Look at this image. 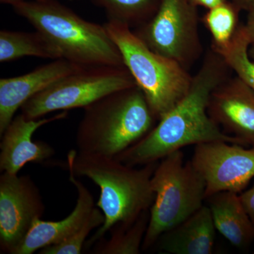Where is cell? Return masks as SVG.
Masks as SVG:
<instances>
[{
    "instance_id": "6da1fadb",
    "label": "cell",
    "mask_w": 254,
    "mask_h": 254,
    "mask_svg": "<svg viewBox=\"0 0 254 254\" xmlns=\"http://www.w3.org/2000/svg\"><path fill=\"white\" fill-rule=\"evenodd\" d=\"M232 72L221 55L210 47L187 94L144 137L115 158L133 167L156 163L190 145L222 141L244 145L222 131L208 113L212 92Z\"/></svg>"
},
{
    "instance_id": "7a4b0ae2",
    "label": "cell",
    "mask_w": 254,
    "mask_h": 254,
    "mask_svg": "<svg viewBox=\"0 0 254 254\" xmlns=\"http://www.w3.org/2000/svg\"><path fill=\"white\" fill-rule=\"evenodd\" d=\"M158 163L134 169L115 158L81 154L70 150L67 165L76 176L88 177L100 189L97 206L104 214L105 222L94 235L86 241V250L104 237L115 225H130L155 199L151 177Z\"/></svg>"
},
{
    "instance_id": "3957f363",
    "label": "cell",
    "mask_w": 254,
    "mask_h": 254,
    "mask_svg": "<svg viewBox=\"0 0 254 254\" xmlns=\"http://www.w3.org/2000/svg\"><path fill=\"white\" fill-rule=\"evenodd\" d=\"M76 131L78 153L115 158L153 128L156 118L138 86L88 105Z\"/></svg>"
},
{
    "instance_id": "277c9868",
    "label": "cell",
    "mask_w": 254,
    "mask_h": 254,
    "mask_svg": "<svg viewBox=\"0 0 254 254\" xmlns=\"http://www.w3.org/2000/svg\"><path fill=\"white\" fill-rule=\"evenodd\" d=\"M58 47L63 59L83 66H125L104 25L90 22L58 0H27L11 5Z\"/></svg>"
},
{
    "instance_id": "5b68a950",
    "label": "cell",
    "mask_w": 254,
    "mask_h": 254,
    "mask_svg": "<svg viewBox=\"0 0 254 254\" xmlns=\"http://www.w3.org/2000/svg\"><path fill=\"white\" fill-rule=\"evenodd\" d=\"M103 25L160 120L187 94L193 76L175 60L153 51L127 25L110 20Z\"/></svg>"
},
{
    "instance_id": "8992f818",
    "label": "cell",
    "mask_w": 254,
    "mask_h": 254,
    "mask_svg": "<svg viewBox=\"0 0 254 254\" xmlns=\"http://www.w3.org/2000/svg\"><path fill=\"white\" fill-rule=\"evenodd\" d=\"M155 199L142 245L149 249L165 232L185 221L203 206L205 184L191 161L185 163L181 150L170 153L157 165L151 177Z\"/></svg>"
},
{
    "instance_id": "52a82bcc",
    "label": "cell",
    "mask_w": 254,
    "mask_h": 254,
    "mask_svg": "<svg viewBox=\"0 0 254 254\" xmlns=\"http://www.w3.org/2000/svg\"><path fill=\"white\" fill-rule=\"evenodd\" d=\"M135 86L126 66L83 68L32 97L21 106V113L36 120L53 112L85 108L110 93Z\"/></svg>"
},
{
    "instance_id": "ba28073f",
    "label": "cell",
    "mask_w": 254,
    "mask_h": 254,
    "mask_svg": "<svg viewBox=\"0 0 254 254\" xmlns=\"http://www.w3.org/2000/svg\"><path fill=\"white\" fill-rule=\"evenodd\" d=\"M198 6L194 0H162L154 16L133 31L153 51L190 71L203 53Z\"/></svg>"
},
{
    "instance_id": "9c48e42d",
    "label": "cell",
    "mask_w": 254,
    "mask_h": 254,
    "mask_svg": "<svg viewBox=\"0 0 254 254\" xmlns=\"http://www.w3.org/2000/svg\"><path fill=\"white\" fill-rule=\"evenodd\" d=\"M205 184V199L222 191L240 193L254 177V148L226 141L195 145L191 160Z\"/></svg>"
},
{
    "instance_id": "30bf717a",
    "label": "cell",
    "mask_w": 254,
    "mask_h": 254,
    "mask_svg": "<svg viewBox=\"0 0 254 254\" xmlns=\"http://www.w3.org/2000/svg\"><path fill=\"white\" fill-rule=\"evenodd\" d=\"M45 212L43 198L28 176H0V250L14 254L37 219Z\"/></svg>"
},
{
    "instance_id": "8fae6325",
    "label": "cell",
    "mask_w": 254,
    "mask_h": 254,
    "mask_svg": "<svg viewBox=\"0 0 254 254\" xmlns=\"http://www.w3.org/2000/svg\"><path fill=\"white\" fill-rule=\"evenodd\" d=\"M208 113L227 134L254 148V91L238 76H230L214 89Z\"/></svg>"
},
{
    "instance_id": "7c38bea8",
    "label": "cell",
    "mask_w": 254,
    "mask_h": 254,
    "mask_svg": "<svg viewBox=\"0 0 254 254\" xmlns=\"http://www.w3.org/2000/svg\"><path fill=\"white\" fill-rule=\"evenodd\" d=\"M67 111L49 118L28 119L22 113L13 119L1 136L0 170L18 174L28 163H43L55 155L54 148L44 141H33V133L40 127L63 120Z\"/></svg>"
},
{
    "instance_id": "4fadbf2b",
    "label": "cell",
    "mask_w": 254,
    "mask_h": 254,
    "mask_svg": "<svg viewBox=\"0 0 254 254\" xmlns=\"http://www.w3.org/2000/svg\"><path fill=\"white\" fill-rule=\"evenodd\" d=\"M86 68L65 59L35 68L25 74L0 79V136L27 100L68 75Z\"/></svg>"
},
{
    "instance_id": "5bb4252c",
    "label": "cell",
    "mask_w": 254,
    "mask_h": 254,
    "mask_svg": "<svg viewBox=\"0 0 254 254\" xmlns=\"http://www.w3.org/2000/svg\"><path fill=\"white\" fill-rule=\"evenodd\" d=\"M69 180L77 190L78 198L71 213L59 221L37 219L14 254H32L48 246L59 243L77 231L89 216L94 207L90 190L80 182L67 165Z\"/></svg>"
},
{
    "instance_id": "9a60e30c",
    "label": "cell",
    "mask_w": 254,
    "mask_h": 254,
    "mask_svg": "<svg viewBox=\"0 0 254 254\" xmlns=\"http://www.w3.org/2000/svg\"><path fill=\"white\" fill-rule=\"evenodd\" d=\"M215 230L210 208L203 205L190 218L163 233L158 239V247L170 254H210Z\"/></svg>"
},
{
    "instance_id": "2e32d148",
    "label": "cell",
    "mask_w": 254,
    "mask_h": 254,
    "mask_svg": "<svg viewBox=\"0 0 254 254\" xmlns=\"http://www.w3.org/2000/svg\"><path fill=\"white\" fill-rule=\"evenodd\" d=\"M208 199L216 230L234 247H249L254 240V224L239 193L219 192Z\"/></svg>"
},
{
    "instance_id": "e0dca14e",
    "label": "cell",
    "mask_w": 254,
    "mask_h": 254,
    "mask_svg": "<svg viewBox=\"0 0 254 254\" xmlns=\"http://www.w3.org/2000/svg\"><path fill=\"white\" fill-rule=\"evenodd\" d=\"M53 60L63 59L61 52L41 32L0 31V62L14 61L23 57Z\"/></svg>"
},
{
    "instance_id": "ac0fdd59",
    "label": "cell",
    "mask_w": 254,
    "mask_h": 254,
    "mask_svg": "<svg viewBox=\"0 0 254 254\" xmlns=\"http://www.w3.org/2000/svg\"><path fill=\"white\" fill-rule=\"evenodd\" d=\"M150 210H145L130 225H115L110 232L111 236L108 240H100L91 249L94 254H138L141 248L148 222Z\"/></svg>"
},
{
    "instance_id": "d6986e66",
    "label": "cell",
    "mask_w": 254,
    "mask_h": 254,
    "mask_svg": "<svg viewBox=\"0 0 254 254\" xmlns=\"http://www.w3.org/2000/svg\"><path fill=\"white\" fill-rule=\"evenodd\" d=\"M105 11L110 21H118L131 29L143 26L154 16L162 0H91Z\"/></svg>"
},
{
    "instance_id": "ffe728a7",
    "label": "cell",
    "mask_w": 254,
    "mask_h": 254,
    "mask_svg": "<svg viewBox=\"0 0 254 254\" xmlns=\"http://www.w3.org/2000/svg\"><path fill=\"white\" fill-rule=\"evenodd\" d=\"M241 11L229 0L208 9L202 21L213 38L212 48L221 49L228 46L240 26Z\"/></svg>"
},
{
    "instance_id": "44dd1931",
    "label": "cell",
    "mask_w": 254,
    "mask_h": 254,
    "mask_svg": "<svg viewBox=\"0 0 254 254\" xmlns=\"http://www.w3.org/2000/svg\"><path fill=\"white\" fill-rule=\"evenodd\" d=\"M250 46L245 25L240 24L228 46L221 49L213 48L221 55L236 76L254 91V60L249 55Z\"/></svg>"
},
{
    "instance_id": "7402d4cb",
    "label": "cell",
    "mask_w": 254,
    "mask_h": 254,
    "mask_svg": "<svg viewBox=\"0 0 254 254\" xmlns=\"http://www.w3.org/2000/svg\"><path fill=\"white\" fill-rule=\"evenodd\" d=\"M104 214L99 209L94 208L83 225L71 236L59 243L48 246L39 250L40 254H80L86 239L92 230L98 228L104 223Z\"/></svg>"
},
{
    "instance_id": "603a6c76",
    "label": "cell",
    "mask_w": 254,
    "mask_h": 254,
    "mask_svg": "<svg viewBox=\"0 0 254 254\" xmlns=\"http://www.w3.org/2000/svg\"><path fill=\"white\" fill-rule=\"evenodd\" d=\"M240 198L244 206L254 224V185L250 190L241 193Z\"/></svg>"
},
{
    "instance_id": "cb8c5ba5",
    "label": "cell",
    "mask_w": 254,
    "mask_h": 254,
    "mask_svg": "<svg viewBox=\"0 0 254 254\" xmlns=\"http://www.w3.org/2000/svg\"><path fill=\"white\" fill-rule=\"evenodd\" d=\"M247 22L245 25L246 32L250 39L251 46H254V5L248 11Z\"/></svg>"
},
{
    "instance_id": "d4e9b609",
    "label": "cell",
    "mask_w": 254,
    "mask_h": 254,
    "mask_svg": "<svg viewBox=\"0 0 254 254\" xmlns=\"http://www.w3.org/2000/svg\"><path fill=\"white\" fill-rule=\"evenodd\" d=\"M194 1L195 4L198 6H203L205 9H210L228 1V0H194Z\"/></svg>"
},
{
    "instance_id": "484cf974",
    "label": "cell",
    "mask_w": 254,
    "mask_h": 254,
    "mask_svg": "<svg viewBox=\"0 0 254 254\" xmlns=\"http://www.w3.org/2000/svg\"><path fill=\"white\" fill-rule=\"evenodd\" d=\"M239 9L248 11L254 5V0H231Z\"/></svg>"
},
{
    "instance_id": "4316f807",
    "label": "cell",
    "mask_w": 254,
    "mask_h": 254,
    "mask_svg": "<svg viewBox=\"0 0 254 254\" xmlns=\"http://www.w3.org/2000/svg\"><path fill=\"white\" fill-rule=\"evenodd\" d=\"M23 1H27V0H0V2H1V4L11 5L14 4V3ZM34 1H39V0H34Z\"/></svg>"
},
{
    "instance_id": "83f0119b",
    "label": "cell",
    "mask_w": 254,
    "mask_h": 254,
    "mask_svg": "<svg viewBox=\"0 0 254 254\" xmlns=\"http://www.w3.org/2000/svg\"><path fill=\"white\" fill-rule=\"evenodd\" d=\"M249 55L252 60H254V46H251L249 50Z\"/></svg>"
}]
</instances>
